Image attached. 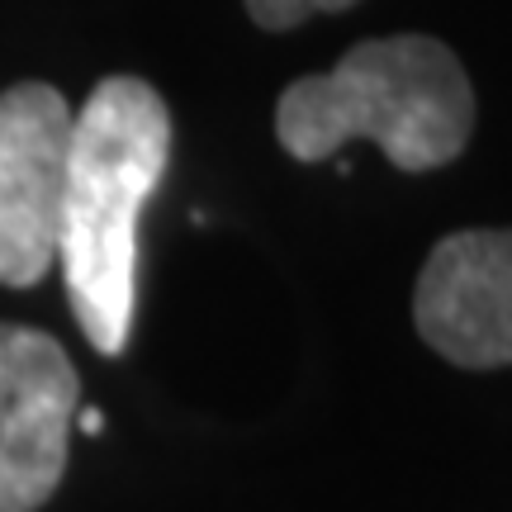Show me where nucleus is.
<instances>
[{
	"instance_id": "obj_1",
	"label": "nucleus",
	"mask_w": 512,
	"mask_h": 512,
	"mask_svg": "<svg viewBox=\"0 0 512 512\" xmlns=\"http://www.w3.org/2000/svg\"><path fill=\"white\" fill-rule=\"evenodd\" d=\"M171 162V110L143 76H105L72 124L57 266L100 356H119L138 309V219Z\"/></svg>"
},
{
	"instance_id": "obj_2",
	"label": "nucleus",
	"mask_w": 512,
	"mask_h": 512,
	"mask_svg": "<svg viewBox=\"0 0 512 512\" xmlns=\"http://www.w3.org/2000/svg\"><path fill=\"white\" fill-rule=\"evenodd\" d=\"M475 133V86L460 57L427 34L356 43L332 72L299 76L280 91L275 138L294 162H328L366 138L399 171L456 162Z\"/></svg>"
},
{
	"instance_id": "obj_3",
	"label": "nucleus",
	"mask_w": 512,
	"mask_h": 512,
	"mask_svg": "<svg viewBox=\"0 0 512 512\" xmlns=\"http://www.w3.org/2000/svg\"><path fill=\"white\" fill-rule=\"evenodd\" d=\"M76 114L43 81L0 91V285L29 290L57 266Z\"/></svg>"
},
{
	"instance_id": "obj_4",
	"label": "nucleus",
	"mask_w": 512,
	"mask_h": 512,
	"mask_svg": "<svg viewBox=\"0 0 512 512\" xmlns=\"http://www.w3.org/2000/svg\"><path fill=\"white\" fill-rule=\"evenodd\" d=\"M76 403L81 380L62 342L0 323V512H38L57 494Z\"/></svg>"
},
{
	"instance_id": "obj_5",
	"label": "nucleus",
	"mask_w": 512,
	"mask_h": 512,
	"mask_svg": "<svg viewBox=\"0 0 512 512\" xmlns=\"http://www.w3.org/2000/svg\"><path fill=\"white\" fill-rule=\"evenodd\" d=\"M413 323L451 366H512V228L441 238L413 290Z\"/></svg>"
},
{
	"instance_id": "obj_6",
	"label": "nucleus",
	"mask_w": 512,
	"mask_h": 512,
	"mask_svg": "<svg viewBox=\"0 0 512 512\" xmlns=\"http://www.w3.org/2000/svg\"><path fill=\"white\" fill-rule=\"evenodd\" d=\"M247 5V19L266 34H285V29H299L309 24L313 15H342L356 0H242Z\"/></svg>"
},
{
	"instance_id": "obj_7",
	"label": "nucleus",
	"mask_w": 512,
	"mask_h": 512,
	"mask_svg": "<svg viewBox=\"0 0 512 512\" xmlns=\"http://www.w3.org/2000/svg\"><path fill=\"white\" fill-rule=\"evenodd\" d=\"M76 427H81L86 437H95V432H105V418H100L95 408H76Z\"/></svg>"
}]
</instances>
